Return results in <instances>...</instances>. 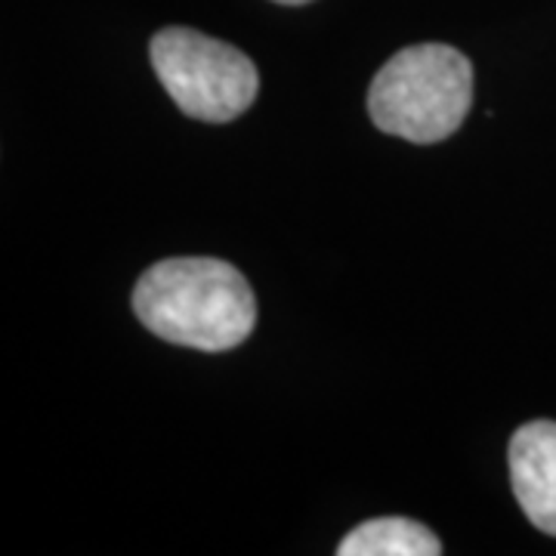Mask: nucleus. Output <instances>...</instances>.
Segmentation results:
<instances>
[{
	"instance_id": "f03ea898",
	"label": "nucleus",
	"mask_w": 556,
	"mask_h": 556,
	"mask_svg": "<svg viewBox=\"0 0 556 556\" xmlns=\"http://www.w3.org/2000/svg\"><path fill=\"white\" fill-rule=\"evenodd\" d=\"M473 102V65L445 43L399 50L368 90L378 130L417 146L442 142L464 124Z\"/></svg>"
},
{
	"instance_id": "20e7f679",
	"label": "nucleus",
	"mask_w": 556,
	"mask_h": 556,
	"mask_svg": "<svg viewBox=\"0 0 556 556\" xmlns=\"http://www.w3.org/2000/svg\"><path fill=\"white\" fill-rule=\"evenodd\" d=\"M510 479L526 519L556 538V424L529 420L510 439Z\"/></svg>"
},
{
	"instance_id": "7ed1b4c3",
	"label": "nucleus",
	"mask_w": 556,
	"mask_h": 556,
	"mask_svg": "<svg viewBox=\"0 0 556 556\" xmlns=\"http://www.w3.org/2000/svg\"><path fill=\"white\" fill-rule=\"evenodd\" d=\"M149 53L164 90L189 118L226 124L257 100V65L226 40L192 28H164Z\"/></svg>"
},
{
	"instance_id": "39448f33",
	"label": "nucleus",
	"mask_w": 556,
	"mask_h": 556,
	"mask_svg": "<svg viewBox=\"0 0 556 556\" xmlns=\"http://www.w3.org/2000/svg\"><path fill=\"white\" fill-rule=\"evenodd\" d=\"M340 556H439V538L415 519L383 517L356 526L340 541Z\"/></svg>"
},
{
	"instance_id": "f257e3e1",
	"label": "nucleus",
	"mask_w": 556,
	"mask_h": 556,
	"mask_svg": "<svg viewBox=\"0 0 556 556\" xmlns=\"http://www.w3.org/2000/svg\"><path fill=\"white\" fill-rule=\"evenodd\" d=\"M134 313L167 343L223 353L251 338L257 300L232 263L174 257L142 273L134 288Z\"/></svg>"
},
{
	"instance_id": "423d86ee",
	"label": "nucleus",
	"mask_w": 556,
	"mask_h": 556,
	"mask_svg": "<svg viewBox=\"0 0 556 556\" xmlns=\"http://www.w3.org/2000/svg\"><path fill=\"white\" fill-rule=\"evenodd\" d=\"M276 3H288V7H300V3H309V0H276Z\"/></svg>"
}]
</instances>
